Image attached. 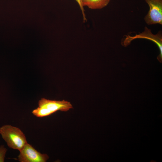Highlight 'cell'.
<instances>
[{
    "instance_id": "6da1fadb",
    "label": "cell",
    "mask_w": 162,
    "mask_h": 162,
    "mask_svg": "<svg viewBox=\"0 0 162 162\" xmlns=\"http://www.w3.org/2000/svg\"><path fill=\"white\" fill-rule=\"evenodd\" d=\"M72 108V104L67 101L51 100L43 98L38 101V106L32 111V113L37 117L42 118L58 111L66 112Z\"/></svg>"
},
{
    "instance_id": "52a82bcc",
    "label": "cell",
    "mask_w": 162,
    "mask_h": 162,
    "mask_svg": "<svg viewBox=\"0 0 162 162\" xmlns=\"http://www.w3.org/2000/svg\"><path fill=\"white\" fill-rule=\"evenodd\" d=\"M7 150V149L4 147V145H2L0 146V162L4 161Z\"/></svg>"
},
{
    "instance_id": "7a4b0ae2",
    "label": "cell",
    "mask_w": 162,
    "mask_h": 162,
    "mask_svg": "<svg viewBox=\"0 0 162 162\" xmlns=\"http://www.w3.org/2000/svg\"><path fill=\"white\" fill-rule=\"evenodd\" d=\"M0 134L8 146L19 151L27 143L26 136L19 128L10 125L0 128Z\"/></svg>"
},
{
    "instance_id": "8992f818",
    "label": "cell",
    "mask_w": 162,
    "mask_h": 162,
    "mask_svg": "<svg viewBox=\"0 0 162 162\" xmlns=\"http://www.w3.org/2000/svg\"><path fill=\"white\" fill-rule=\"evenodd\" d=\"M110 0H82L83 7L92 9H100L106 6Z\"/></svg>"
},
{
    "instance_id": "277c9868",
    "label": "cell",
    "mask_w": 162,
    "mask_h": 162,
    "mask_svg": "<svg viewBox=\"0 0 162 162\" xmlns=\"http://www.w3.org/2000/svg\"><path fill=\"white\" fill-rule=\"evenodd\" d=\"M149 8L144 18L148 25L159 24L162 25V0H145Z\"/></svg>"
},
{
    "instance_id": "5b68a950",
    "label": "cell",
    "mask_w": 162,
    "mask_h": 162,
    "mask_svg": "<svg viewBox=\"0 0 162 162\" xmlns=\"http://www.w3.org/2000/svg\"><path fill=\"white\" fill-rule=\"evenodd\" d=\"M137 38H144L151 40L155 43L158 46L160 51V54L158 56V59H160L161 61L162 58V35L161 32H159L155 35L152 34L150 36H148L146 35L145 33H143L140 34L136 35L134 37H131L130 36H127L126 38L124 40V44L127 45L128 43H129L133 40Z\"/></svg>"
},
{
    "instance_id": "3957f363",
    "label": "cell",
    "mask_w": 162,
    "mask_h": 162,
    "mask_svg": "<svg viewBox=\"0 0 162 162\" xmlns=\"http://www.w3.org/2000/svg\"><path fill=\"white\" fill-rule=\"evenodd\" d=\"M18 158L20 162H45L49 159L46 154H42L28 143L20 151Z\"/></svg>"
},
{
    "instance_id": "ba28073f",
    "label": "cell",
    "mask_w": 162,
    "mask_h": 162,
    "mask_svg": "<svg viewBox=\"0 0 162 162\" xmlns=\"http://www.w3.org/2000/svg\"><path fill=\"white\" fill-rule=\"evenodd\" d=\"M77 2L79 6L80 7L81 10L82 11V14L83 16V20L84 22L85 21H86V17L85 14L84 13V7L83 6L82 2V0H75Z\"/></svg>"
}]
</instances>
